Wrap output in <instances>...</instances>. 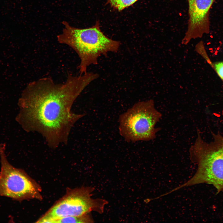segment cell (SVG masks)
<instances>
[{
  "label": "cell",
  "mask_w": 223,
  "mask_h": 223,
  "mask_svg": "<svg viewBox=\"0 0 223 223\" xmlns=\"http://www.w3.org/2000/svg\"><path fill=\"white\" fill-rule=\"evenodd\" d=\"M97 73L87 72L77 76L69 74L63 83H56L50 77L29 82L19 99L17 121L27 131H37L50 146L66 142L74 124L84 116L72 113L76 98L92 81Z\"/></svg>",
  "instance_id": "obj_1"
},
{
  "label": "cell",
  "mask_w": 223,
  "mask_h": 223,
  "mask_svg": "<svg viewBox=\"0 0 223 223\" xmlns=\"http://www.w3.org/2000/svg\"><path fill=\"white\" fill-rule=\"evenodd\" d=\"M62 32L57 36L60 44L67 45L77 54L80 59L78 66L80 74L87 72L88 67L98 64V59L110 52H116L120 42L109 38L102 32L98 21L93 26L78 28L65 21Z\"/></svg>",
  "instance_id": "obj_2"
},
{
  "label": "cell",
  "mask_w": 223,
  "mask_h": 223,
  "mask_svg": "<svg viewBox=\"0 0 223 223\" xmlns=\"http://www.w3.org/2000/svg\"><path fill=\"white\" fill-rule=\"evenodd\" d=\"M212 135V140L207 142L198 130L197 137L189 151L190 160L198 164V169L181 187L206 183L223 191V134L218 132Z\"/></svg>",
  "instance_id": "obj_3"
},
{
  "label": "cell",
  "mask_w": 223,
  "mask_h": 223,
  "mask_svg": "<svg viewBox=\"0 0 223 223\" xmlns=\"http://www.w3.org/2000/svg\"><path fill=\"white\" fill-rule=\"evenodd\" d=\"M161 117L152 99L138 102L120 116V134L129 142L153 140L159 130L155 126Z\"/></svg>",
  "instance_id": "obj_4"
},
{
  "label": "cell",
  "mask_w": 223,
  "mask_h": 223,
  "mask_svg": "<svg viewBox=\"0 0 223 223\" xmlns=\"http://www.w3.org/2000/svg\"><path fill=\"white\" fill-rule=\"evenodd\" d=\"M94 190L91 187H83L68 190L37 222L54 223L63 217L81 216L92 211L102 213L108 202L103 199L92 198Z\"/></svg>",
  "instance_id": "obj_5"
},
{
  "label": "cell",
  "mask_w": 223,
  "mask_h": 223,
  "mask_svg": "<svg viewBox=\"0 0 223 223\" xmlns=\"http://www.w3.org/2000/svg\"><path fill=\"white\" fill-rule=\"evenodd\" d=\"M6 146L5 143L0 144V196L20 201L30 199H41L39 186L24 171L9 163L5 153Z\"/></svg>",
  "instance_id": "obj_6"
},
{
  "label": "cell",
  "mask_w": 223,
  "mask_h": 223,
  "mask_svg": "<svg viewBox=\"0 0 223 223\" xmlns=\"http://www.w3.org/2000/svg\"><path fill=\"white\" fill-rule=\"evenodd\" d=\"M215 0H188L187 28L181 43L187 45L192 39L201 38L209 32V12Z\"/></svg>",
  "instance_id": "obj_7"
},
{
  "label": "cell",
  "mask_w": 223,
  "mask_h": 223,
  "mask_svg": "<svg viewBox=\"0 0 223 223\" xmlns=\"http://www.w3.org/2000/svg\"><path fill=\"white\" fill-rule=\"evenodd\" d=\"M94 220L92 216L87 214L81 216H70L60 218L54 223H92Z\"/></svg>",
  "instance_id": "obj_8"
},
{
  "label": "cell",
  "mask_w": 223,
  "mask_h": 223,
  "mask_svg": "<svg viewBox=\"0 0 223 223\" xmlns=\"http://www.w3.org/2000/svg\"><path fill=\"white\" fill-rule=\"evenodd\" d=\"M138 0H107L111 7L120 11L133 4Z\"/></svg>",
  "instance_id": "obj_9"
},
{
  "label": "cell",
  "mask_w": 223,
  "mask_h": 223,
  "mask_svg": "<svg viewBox=\"0 0 223 223\" xmlns=\"http://www.w3.org/2000/svg\"><path fill=\"white\" fill-rule=\"evenodd\" d=\"M195 50L205 59L208 63H211L210 61L205 50L203 42L202 41H200L196 45Z\"/></svg>",
  "instance_id": "obj_10"
},
{
  "label": "cell",
  "mask_w": 223,
  "mask_h": 223,
  "mask_svg": "<svg viewBox=\"0 0 223 223\" xmlns=\"http://www.w3.org/2000/svg\"><path fill=\"white\" fill-rule=\"evenodd\" d=\"M214 66L218 75L223 80V62L215 63Z\"/></svg>",
  "instance_id": "obj_11"
},
{
  "label": "cell",
  "mask_w": 223,
  "mask_h": 223,
  "mask_svg": "<svg viewBox=\"0 0 223 223\" xmlns=\"http://www.w3.org/2000/svg\"><path fill=\"white\" fill-rule=\"evenodd\" d=\"M210 37L211 38H213V36H212V35H210Z\"/></svg>",
  "instance_id": "obj_12"
},
{
  "label": "cell",
  "mask_w": 223,
  "mask_h": 223,
  "mask_svg": "<svg viewBox=\"0 0 223 223\" xmlns=\"http://www.w3.org/2000/svg\"><path fill=\"white\" fill-rule=\"evenodd\" d=\"M219 49H220V47H218L217 48V50H219Z\"/></svg>",
  "instance_id": "obj_13"
},
{
  "label": "cell",
  "mask_w": 223,
  "mask_h": 223,
  "mask_svg": "<svg viewBox=\"0 0 223 223\" xmlns=\"http://www.w3.org/2000/svg\"><path fill=\"white\" fill-rule=\"evenodd\" d=\"M212 49H213L212 48H211L209 49V50H212Z\"/></svg>",
  "instance_id": "obj_14"
},
{
  "label": "cell",
  "mask_w": 223,
  "mask_h": 223,
  "mask_svg": "<svg viewBox=\"0 0 223 223\" xmlns=\"http://www.w3.org/2000/svg\"><path fill=\"white\" fill-rule=\"evenodd\" d=\"M210 44H211V43L210 42H209L207 43V45H209Z\"/></svg>",
  "instance_id": "obj_15"
},
{
  "label": "cell",
  "mask_w": 223,
  "mask_h": 223,
  "mask_svg": "<svg viewBox=\"0 0 223 223\" xmlns=\"http://www.w3.org/2000/svg\"><path fill=\"white\" fill-rule=\"evenodd\" d=\"M217 52H218V51H217V50H216V51L215 52V53H217Z\"/></svg>",
  "instance_id": "obj_16"
},
{
  "label": "cell",
  "mask_w": 223,
  "mask_h": 223,
  "mask_svg": "<svg viewBox=\"0 0 223 223\" xmlns=\"http://www.w3.org/2000/svg\"><path fill=\"white\" fill-rule=\"evenodd\" d=\"M214 54H215V55H217V54L216 53H215Z\"/></svg>",
  "instance_id": "obj_17"
}]
</instances>
